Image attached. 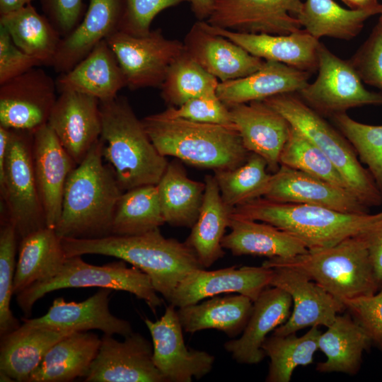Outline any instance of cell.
<instances>
[{
    "instance_id": "51",
    "label": "cell",
    "mask_w": 382,
    "mask_h": 382,
    "mask_svg": "<svg viewBox=\"0 0 382 382\" xmlns=\"http://www.w3.org/2000/svg\"><path fill=\"white\" fill-rule=\"evenodd\" d=\"M44 15L63 37L82 20L86 11L83 0H40Z\"/></svg>"
},
{
    "instance_id": "29",
    "label": "cell",
    "mask_w": 382,
    "mask_h": 382,
    "mask_svg": "<svg viewBox=\"0 0 382 382\" xmlns=\"http://www.w3.org/2000/svg\"><path fill=\"white\" fill-rule=\"evenodd\" d=\"M231 231L221 241L232 255L289 258L308 252L297 238L272 224L231 214Z\"/></svg>"
},
{
    "instance_id": "12",
    "label": "cell",
    "mask_w": 382,
    "mask_h": 382,
    "mask_svg": "<svg viewBox=\"0 0 382 382\" xmlns=\"http://www.w3.org/2000/svg\"><path fill=\"white\" fill-rule=\"evenodd\" d=\"M56 81L33 68L0 85V126L35 132L47 124L57 99Z\"/></svg>"
},
{
    "instance_id": "18",
    "label": "cell",
    "mask_w": 382,
    "mask_h": 382,
    "mask_svg": "<svg viewBox=\"0 0 382 382\" xmlns=\"http://www.w3.org/2000/svg\"><path fill=\"white\" fill-rule=\"evenodd\" d=\"M47 125L78 165L100 138V101L78 92L59 93Z\"/></svg>"
},
{
    "instance_id": "9",
    "label": "cell",
    "mask_w": 382,
    "mask_h": 382,
    "mask_svg": "<svg viewBox=\"0 0 382 382\" xmlns=\"http://www.w3.org/2000/svg\"><path fill=\"white\" fill-rule=\"evenodd\" d=\"M33 132L11 129L4 180L0 185L6 206L3 219L13 225L18 240L47 227L33 166Z\"/></svg>"
},
{
    "instance_id": "25",
    "label": "cell",
    "mask_w": 382,
    "mask_h": 382,
    "mask_svg": "<svg viewBox=\"0 0 382 382\" xmlns=\"http://www.w3.org/2000/svg\"><path fill=\"white\" fill-rule=\"evenodd\" d=\"M291 304V297L284 290L267 287L253 302L250 316L241 336L225 342L224 349L238 363L261 362L265 357L262 345L267 335L287 320Z\"/></svg>"
},
{
    "instance_id": "37",
    "label": "cell",
    "mask_w": 382,
    "mask_h": 382,
    "mask_svg": "<svg viewBox=\"0 0 382 382\" xmlns=\"http://www.w3.org/2000/svg\"><path fill=\"white\" fill-rule=\"evenodd\" d=\"M0 25L10 35L13 43L42 65L52 66L62 36L45 15L29 4L0 16Z\"/></svg>"
},
{
    "instance_id": "36",
    "label": "cell",
    "mask_w": 382,
    "mask_h": 382,
    "mask_svg": "<svg viewBox=\"0 0 382 382\" xmlns=\"http://www.w3.org/2000/svg\"><path fill=\"white\" fill-rule=\"evenodd\" d=\"M156 187L166 223L192 228L202 204L204 182L190 179L183 166L173 161L168 163Z\"/></svg>"
},
{
    "instance_id": "53",
    "label": "cell",
    "mask_w": 382,
    "mask_h": 382,
    "mask_svg": "<svg viewBox=\"0 0 382 382\" xmlns=\"http://www.w3.org/2000/svg\"><path fill=\"white\" fill-rule=\"evenodd\" d=\"M11 136V129L0 126V185L4 180L5 166Z\"/></svg>"
},
{
    "instance_id": "33",
    "label": "cell",
    "mask_w": 382,
    "mask_h": 382,
    "mask_svg": "<svg viewBox=\"0 0 382 382\" xmlns=\"http://www.w3.org/2000/svg\"><path fill=\"white\" fill-rule=\"evenodd\" d=\"M205 190L197 219L186 240L204 268L222 258L221 241L228 228L233 209L224 202L214 175L204 178Z\"/></svg>"
},
{
    "instance_id": "32",
    "label": "cell",
    "mask_w": 382,
    "mask_h": 382,
    "mask_svg": "<svg viewBox=\"0 0 382 382\" xmlns=\"http://www.w3.org/2000/svg\"><path fill=\"white\" fill-rule=\"evenodd\" d=\"M19 241L13 281L16 296L30 286L57 275L66 258L54 228H40Z\"/></svg>"
},
{
    "instance_id": "56",
    "label": "cell",
    "mask_w": 382,
    "mask_h": 382,
    "mask_svg": "<svg viewBox=\"0 0 382 382\" xmlns=\"http://www.w3.org/2000/svg\"><path fill=\"white\" fill-rule=\"evenodd\" d=\"M33 0H0V16L9 13L31 4Z\"/></svg>"
},
{
    "instance_id": "26",
    "label": "cell",
    "mask_w": 382,
    "mask_h": 382,
    "mask_svg": "<svg viewBox=\"0 0 382 382\" xmlns=\"http://www.w3.org/2000/svg\"><path fill=\"white\" fill-rule=\"evenodd\" d=\"M121 8V0H89L82 20L62 37L52 66L55 71H68L99 42L118 30Z\"/></svg>"
},
{
    "instance_id": "15",
    "label": "cell",
    "mask_w": 382,
    "mask_h": 382,
    "mask_svg": "<svg viewBox=\"0 0 382 382\" xmlns=\"http://www.w3.org/2000/svg\"><path fill=\"white\" fill-rule=\"evenodd\" d=\"M86 382H166L153 361V345L139 332L102 337L98 354L84 377Z\"/></svg>"
},
{
    "instance_id": "38",
    "label": "cell",
    "mask_w": 382,
    "mask_h": 382,
    "mask_svg": "<svg viewBox=\"0 0 382 382\" xmlns=\"http://www.w3.org/2000/svg\"><path fill=\"white\" fill-rule=\"evenodd\" d=\"M376 14L380 13L376 10L345 8L333 0H305L296 18L302 28L318 40L329 37L349 40Z\"/></svg>"
},
{
    "instance_id": "11",
    "label": "cell",
    "mask_w": 382,
    "mask_h": 382,
    "mask_svg": "<svg viewBox=\"0 0 382 382\" xmlns=\"http://www.w3.org/2000/svg\"><path fill=\"white\" fill-rule=\"evenodd\" d=\"M106 41L131 90L160 88L171 64L185 52L183 42L168 39L161 28L139 36L117 30Z\"/></svg>"
},
{
    "instance_id": "23",
    "label": "cell",
    "mask_w": 382,
    "mask_h": 382,
    "mask_svg": "<svg viewBox=\"0 0 382 382\" xmlns=\"http://www.w3.org/2000/svg\"><path fill=\"white\" fill-rule=\"evenodd\" d=\"M228 108L245 148L263 158L269 172L275 173L280 166V154L289 133L291 125L287 120L262 100Z\"/></svg>"
},
{
    "instance_id": "47",
    "label": "cell",
    "mask_w": 382,
    "mask_h": 382,
    "mask_svg": "<svg viewBox=\"0 0 382 382\" xmlns=\"http://www.w3.org/2000/svg\"><path fill=\"white\" fill-rule=\"evenodd\" d=\"M184 2L187 0H121L118 30L132 35H146L160 12Z\"/></svg>"
},
{
    "instance_id": "49",
    "label": "cell",
    "mask_w": 382,
    "mask_h": 382,
    "mask_svg": "<svg viewBox=\"0 0 382 382\" xmlns=\"http://www.w3.org/2000/svg\"><path fill=\"white\" fill-rule=\"evenodd\" d=\"M348 60L362 82L382 92V26L378 23Z\"/></svg>"
},
{
    "instance_id": "8",
    "label": "cell",
    "mask_w": 382,
    "mask_h": 382,
    "mask_svg": "<svg viewBox=\"0 0 382 382\" xmlns=\"http://www.w3.org/2000/svg\"><path fill=\"white\" fill-rule=\"evenodd\" d=\"M126 263L120 260L99 266L86 262L80 255L66 257L57 275L35 283L16 295L18 306L28 317L35 303L51 291L98 287L131 293L145 301L156 313L163 301L158 296L150 277L136 267H128Z\"/></svg>"
},
{
    "instance_id": "41",
    "label": "cell",
    "mask_w": 382,
    "mask_h": 382,
    "mask_svg": "<svg viewBox=\"0 0 382 382\" xmlns=\"http://www.w3.org/2000/svg\"><path fill=\"white\" fill-rule=\"evenodd\" d=\"M272 173L260 156L250 153L240 166L214 171L224 202L231 209L254 199L261 197Z\"/></svg>"
},
{
    "instance_id": "5",
    "label": "cell",
    "mask_w": 382,
    "mask_h": 382,
    "mask_svg": "<svg viewBox=\"0 0 382 382\" xmlns=\"http://www.w3.org/2000/svg\"><path fill=\"white\" fill-rule=\"evenodd\" d=\"M141 120L162 156L197 167L214 171L233 169L242 165L250 154L235 127L166 118L158 113Z\"/></svg>"
},
{
    "instance_id": "31",
    "label": "cell",
    "mask_w": 382,
    "mask_h": 382,
    "mask_svg": "<svg viewBox=\"0 0 382 382\" xmlns=\"http://www.w3.org/2000/svg\"><path fill=\"white\" fill-rule=\"evenodd\" d=\"M74 332L21 325L1 337L0 371L14 381L28 382L48 350L58 341Z\"/></svg>"
},
{
    "instance_id": "21",
    "label": "cell",
    "mask_w": 382,
    "mask_h": 382,
    "mask_svg": "<svg viewBox=\"0 0 382 382\" xmlns=\"http://www.w3.org/2000/svg\"><path fill=\"white\" fill-rule=\"evenodd\" d=\"M208 32L221 35L265 61H274L313 73L318 70L321 42L304 29L288 35L232 31L199 21Z\"/></svg>"
},
{
    "instance_id": "52",
    "label": "cell",
    "mask_w": 382,
    "mask_h": 382,
    "mask_svg": "<svg viewBox=\"0 0 382 382\" xmlns=\"http://www.w3.org/2000/svg\"><path fill=\"white\" fill-rule=\"evenodd\" d=\"M380 286H382V223L363 233Z\"/></svg>"
},
{
    "instance_id": "46",
    "label": "cell",
    "mask_w": 382,
    "mask_h": 382,
    "mask_svg": "<svg viewBox=\"0 0 382 382\" xmlns=\"http://www.w3.org/2000/svg\"><path fill=\"white\" fill-rule=\"evenodd\" d=\"M158 115L166 118L235 127L228 107L219 99L216 93L193 98L179 107H168Z\"/></svg>"
},
{
    "instance_id": "7",
    "label": "cell",
    "mask_w": 382,
    "mask_h": 382,
    "mask_svg": "<svg viewBox=\"0 0 382 382\" xmlns=\"http://www.w3.org/2000/svg\"><path fill=\"white\" fill-rule=\"evenodd\" d=\"M262 101L283 115L326 155L345 179L348 190L362 204L369 208L382 204V192L349 141L305 103L298 93L280 94Z\"/></svg>"
},
{
    "instance_id": "35",
    "label": "cell",
    "mask_w": 382,
    "mask_h": 382,
    "mask_svg": "<svg viewBox=\"0 0 382 382\" xmlns=\"http://www.w3.org/2000/svg\"><path fill=\"white\" fill-rule=\"evenodd\" d=\"M371 347L369 337L348 313L337 315L319 337L318 349L326 360L317 364L316 371L354 376L361 369L364 353Z\"/></svg>"
},
{
    "instance_id": "30",
    "label": "cell",
    "mask_w": 382,
    "mask_h": 382,
    "mask_svg": "<svg viewBox=\"0 0 382 382\" xmlns=\"http://www.w3.org/2000/svg\"><path fill=\"white\" fill-rule=\"evenodd\" d=\"M101 339L92 332H74L56 342L32 372L28 382H67L85 377Z\"/></svg>"
},
{
    "instance_id": "13",
    "label": "cell",
    "mask_w": 382,
    "mask_h": 382,
    "mask_svg": "<svg viewBox=\"0 0 382 382\" xmlns=\"http://www.w3.org/2000/svg\"><path fill=\"white\" fill-rule=\"evenodd\" d=\"M175 308L170 303L160 319L144 321L152 339L153 361L166 382H191L208 374L215 358L205 351L186 347Z\"/></svg>"
},
{
    "instance_id": "48",
    "label": "cell",
    "mask_w": 382,
    "mask_h": 382,
    "mask_svg": "<svg viewBox=\"0 0 382 382\" xmlns=\"http://www.w3.org/2000/svg\"><path fill=\"white\" fill-rule=\"evenodd\" d=\"M346 311L382 354V286L374 294L342 302Z\"/></svg>"
},
{
    "instance_id": "50",
    "label": "cell",
    "mask_w": 382,
    "mask_h": 382,
    "mask_svg": "<svg viewBox=\"0 0 382 382\" xmlns=\"http://www.w3.org/2000/svg\"><path fill=\"white\" fill-rule=\"evenodd\" d=\"M40 65L37 59L18 47L0 25V85Z\"/></svg>"
},
{
    "instance_id": "20",
    "label": "cell",
    "mask_w": 382,
    "mask_h": 382,
    "mask_svg": "<svg viewBox=\"0 0 382 382\" xmlns=\"http://www.w3.org/2000/svg\"><path fill=\"white\" fill-rule=\"evenodd\" d=\"M261 197L318 205L348 214L369 213V207L347 190L282 165L272 173Z\"/></svg>"
},
{
    "instance_id": "17",
    "label": "cell",
    "mask_w": 382,
    "mask_h": 382,
    "mask_svg": "<svg viewBox=\"0 0 382 382\" xmlns=\"http://www.w3.org/2000/svg\"><path fill=\"white\" fill-rule=\"evenodd\" d=\"M273 270L263 265H236L226 268L190 272L177 286L169 303L183 307L222 294L236 293L250 298L253 302L270 286Z\"/></svg>"
},
{
    "instance_id": "2",
    "label": "cell",
    "mask_w": 382,
    "mask_h": 382,
    "mask_svg": "<svg viewBox=\"0 0 382 382\" xmlns=\"http://www.w3.org/2000/svg\"><path fill=\"white\" fill-rule=\"evenodd\" d=\"M103 160L100 138L70 173L55 228L60 238L90 239L111 235L115 207L123 190Z\"/></svg>"
},
{
    "instance_id": "54",
    "label": "cell",
    "mask_w": 382,
    "mask_h": 382,
    "mask_svg": "<svg viewBox=\"0 0 382 382\" xmlns=\"http://www.w3.org/2000/svg\"><path fill=\"white\" fill-rule=\"evenodd\" d=\"M215 0H187L197 21H207L212 14Z\"/></svg>"
},
{
    "instance_id": "16",
    "label": "cell",
    "mask_w": 382,
    "mask_h": 382,
    "mask_svg": "<svg viewBox=\"0 0 382 382\" xmlns=\"http://www.w3.org/2000/svg\"><path fill=\"white\" fill-rule=\"evenodd\" d=\"M270 286L287 292L294 310L287 320L273 334L286 335L308 327H329L339 313L346 311L344 303L302 272L287 267H274Z\"/></svg>"
},
{
    "instance_id": "44",
    "label": "cell",
    "mask_w": 382,
    "mask_h": 382,
    "mask_svg": "<svg viewBox=\"0 0 382 382\" xmlns=\"http://www.w3.org/2000/svg\"><path fill=\"white\" fill-rule=\"evenodd\" d=\"M331 120L351 144L382 192V125L359 122L347 113L336 115Z\"/></svg>"
},
{
    "instance_id": "45",
    "label": "cell",
    "mask_w": 382,
    "mask_h": 382,
    "mask_svg": "<svg viewBox=\"0 0 382 382\" xmlns=\"http://www.w3.org/2000/svg\"><path fill=\"white\" fill-rule=\"evenodd\" d=\"M18 237L13 225L1 220L0 229V334L1 337L20 327L13 316L11 299L16 266V255Z\"/></svg>"
},
{
    "instance_id": "40",
    "label": "cell",
    "mask_w": 382,
    "mask_h": 382,
    "mask_svg": "<svg viewBox=\"0 0 382 382\" xmlns=\"http://www.w3.org/2000/svg\"><path fill=\"white\" fill-rule=\"evenodd\" d=\"M320 334L318 326H313L300 337L296 333L267 337L262 345L270 359L265 381L289 382L296 368L312 364Z\"/></svg>"
},
{
    "instance_id": "4",
    "label": "cell",
    "mask_w": 382,
    "mask_h": 382,
    "mask_svg": "<svg viewBox=\"0 0 382 382\" xmlns=\"http://www.w3.org/2000/svg\"><path fill=\"white\" fill-rule=\"evenodd\" d=\"M232 213L272 224L299 239L309 250L332 246L382 223V214H348L328 207L258 197Z\"/></svg>"
},
{
    "instance_id": "57",
    "label": "cell",
    "mask_w": 382,
    "mask_h": 382,
    "mask_svg": "<svg viewBox=\"0 0 382 382\" xmlns=\"http://www.w3.org/2000/svg\"><path fill=\"white\" fill-rule=\"evenodd\" d=\"M0 381L1 382H5V381H14V380L10 376H8L7 374L3 372V371H0Z\"/></svg>"
},
{
    "instance_id": "3",
    "label": "cell",
    "mask_w": 382,
    "mask_h": 382,
    "mask_svg": "<svg viewBox=\"0 0 382 382\" xmlns=\"http://www.w3.org/2000/svg\"><path fill=\"white\" fill-rule=\"evenodd\" d=\"M102 154L124 191L156 185L168 162L125 97L100 101Z\"/></svg>"
},
{
    "instance_id": "6",
    "label": "cell",
    "mask_w": 382,
    "mask_h": 382,
    "mask_svg": "<svg viewBox=\"0 0 382 382\" xmlns=\"http://www.w3.org/2000/svg\"><path fill=\"white\" fill-rule=\"evenodd\" d=\"M262 265L299 271L343 302L376 294L381 288L363 234L289 258H268Z\"/></svg>"
},
{
    "instance_id": "34",
    "label": "cell",
    "mask_w": 382,
    "mask_h": 382,
    "mask_svg": "<svg viewBox=\"0 0 382 382\" xmlns=\"http://www.w3.org/2000/svg\"><path fill=\"white\" fill-rule=\"evenodd\" d=\"M253 306L250 298L237 294L214 296L200 303L180 307L177 313L185 332L215 329L233 338L243 332Z\"/></svg>"
},
{
    "instance_id": "19",
    "label": "cell",
    "mask_w": 382,
    "mask_h": 382,
    "mask_svg": "<svg viewBox=\"0 0 382 382\" xmlns=\"http://www.w3.org/2000/svg\"><path fill=\"white\" fill-rule=\"evenodd\" d=\"M112 289L100 288L81 302L56 298L47 312L38 318H21L23 325L73 332L99 330L105 335L128 336L133 332L129 321L112 315L109 309Z\"/></svg>"
},
{
    "instance_id": "59",
    "label": "cell",
    "mask_w": 382,
    "mask_h": 382,
    "mask_svg": "<svg viewBox=\"0 0 382 382\" xmlns=\"http://www.w3.org/2000/svg\"><path fill=\"white\" fill-rule=\"evenodd\" d=\"M381 213L382 214V211H381Z\"/></svg>"
},
{
    "instance_id": "27",
    "label": "cell",
    "mask_w": 382,
    "mask_h": 382,
    "mask_svg": "<svg viewBox=\"0 0 382 382\" xmlns=\"http://www.w3.org/2000/svg\"><path fill=\"white\" fill-rule=\"evenodd\" d=\"M55 81L59 93L78 92L99 101L114 99L127 86L124 73L106 40L99 42L72 69L59 74Z\"/></svg>"
},
{
    "instance_id": "14",
    "label": "cell",
    "mask_w": 382,
    "mask_h": 382,
    "mask_svg": "<svg viewBox=\"0 0 382 382\" xmlns=\"http://www.w3.org/2000/svg\"><path fill=\"white\" fill-rule=\"evenodd\" d=\"M302 0H215L209 24L247 33L288 35L302 29Z\"/></svg>"
},
{
    "instance_id": "58",
    "label": "cell",
    "mask_w": 382,
    "mask_h": 382,
    "mask_svg": "<svg viewBox=\"0 0 382 382\" xmlns=\"http://www.w3.org/2000/svg\"><path fill=\"white\" fill-rule=\"evenodd\" d=\"M379 15L380 16H379V20L378 23L382 26V11L381 12Z\"/></svg>"
},
{
    "instance_id": "10",
    "label": "cell",
    "mask_w": 382,
    "mask_h": 382,
    "mask_svg": "<svg viewBox=\"0 0 382 382\" xmlns=\"http://www.w3.org/2000/svg\"><path fill=\"white\" fill-rule=\"evenodd\" d=\"M317 71L316 79L298 95L321 116L331 118L351 108L382 105V92L367 90L349 61L338 57L322 43Z\"/></svg>"
},
{
    "instance_id": "55",
    "label": "cell",
    "mask_w": 382,
    "mask_h": 382,
    "mask_svg": "<svg viewBox=\"0 0 382 382\" xmlns=\"http://www.w3.org/2000/svg\"><path fill=\"white\" fill-rule=\"evenodd\" d=\"M347 6L354 10H376L382 11V4L378 0H342Z\"/></svg>"
},
{
    "instance_id": "43",
    "label": "cell",
    "mask_w": 382,
    "mask_h": 382,
    "mask_svg": "<svg viewBox=\"0 0 382 382\" xmlns=\"http://www.w3.org/2000/svg\"><path fill=\"white\" fill-rule=\"evenodd\" d=\"M279 163L348 190L345 179L331 161L291 125L280 154Z\"/></svg>"
},
{
    "instance_id": "39",
    "label": "cell",
    "mask_w": 382,
    "mask_h": 382,
    "mask_svg": "<svg viewBox=\"0 0 382 382\" xmlns=\"http://www.w3.org/2000/svg\"><path fill=\"white\" fill-rule=\"evenodd\" d=\"M166 223L156 185L124 191L114 212L111 235L133 236L158 228Z\"/></svg>"
},
{
    "instance_id": "28",
    "label": "cell",
    "mask_w": 382,
    "mask_h": 382,
    "mask_svg": "<svg viewBox=\"0 0 382 382\" xmlns=\"http://www.w3.org/2000/svg\"><path fill=\"white\" fill-rule=\"evenodd\" d=\"M311 73L283 63L265 61L254 73L219 82L216 94L228 107L284 94L298 93L309 82Z\"/></svg>"
},
{
    "instance_id": "24",
    "label": "cell",
    "mask_w": 382,
    "mask_h": 382,
    "mask_svg": "<svg viewBox=\"0 0 382 382\" xmlns=\"http://www.w3.org/2000/svg\"><path fill=\"white\" fill-rule=\"evenodd\" d=\"M183 42L185 52L219 82L247 76L265 62L231 40L207 31L199 21L192 25Z\"/></svg>"
},
{
    "instance_id": "22",
    "label": "cell",
    "mask_w": 382,
    "mask_h": 382,
    "mask_svg": "<svg viewBox=\"0 0 382 382\" xmlns=\"http://www.w3.org/2000/svg\"><path fill=\"white\" fill-rule=\"evenodd\" d=\"M33 158L47 227L55 229L66 180L77 165L47 124L33 132Z\"/></svg>"
},
{
    "instance_id": "42",
    "label": "cell",
    "mask_w": 382,
    "mask_h": 382,
    "mask_svg": "<svg viewBox=\"0 0 382 382\" xmlns=\"http://www.w3.org/2000/svg\"><path fill=\"white\" fill-rule=\"evenodd\" d=\"M219 80L207 72L185 52L170 66L161 88L168 107H179L202 95L216 93Z\"/></svg>"
},
{
    "instance_id": "1",
    "label": "cell",
    "mask_w": 382,
    "mask_h": 382,
    "mask_svg": "<svg viewBox=\"0 0 382 382\" xmlns=\"http://www.w3.org/2000/svg\"><path fill=\"white\" fill-rule=\"evenodd\" d=\"M61 241L66 257L102 255L137 267L150 277L155 290L168 302L178 284L190 272L204 268L186 242L166 238L159 228L139 235L61 238Z\"/></svg>"
}]
</instances>
